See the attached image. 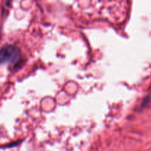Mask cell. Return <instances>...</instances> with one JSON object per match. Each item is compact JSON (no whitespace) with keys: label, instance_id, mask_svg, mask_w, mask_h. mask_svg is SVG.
I'll list each match as a JSON object with an SVG mask.
<instances>
[{"label":"cell","instance_id":"1","mask_svg":"<svg viewBox=\"0 0 151 151\" xmlns=\"http://www.w3.org/2000/svg\"><path fill=\"white\" fill-rule=\"evenodd\" d=\"M19 49L13 45H5L0 50V63H15L20 58Z\"/></svg>","mask_w":151,"mask_h":151}]
</instances>
